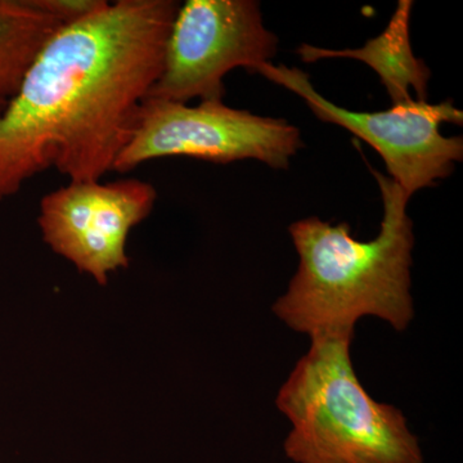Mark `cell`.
Listing matches in <instances>:
<instances>
[{"instance_id":"cell-1","label":"cell","mask_w":463,"mask_h":463,"mask_svg":"<svg viewBox=\"0 0 463 463\" xmlns=\"http://www.w3.org/2000/svg\"><path fill=\"white\" fill-rule=\"evenodd\" d=\"M178 7L118 0L51 36L0 116V203L50 169L69 182L114 172Z\"/></svg>"},{"instance_id":"cell-2","label":"cell","mask_w":463,"mask_h":463,"mask_svg":"<svg viewBox=\"0 0 463 463\" xmlns=\"http://www.w3.org/2000/svg\"><path fill=\"white\" fill-rule=\"evenodd\" d=\"M371 170L383 203L376 239L358 241L349 224L317 216L289 225L300 264L273 312L291 330L310 337L354 332L355 323L371 316L403 331L412 321L410 197L392 178Z\"/></svg>"},{"instance_id":"cell-3","label":"cell","mask_w":463,"mask_h":463,"mask_svg":"<svg viewBox=\"0 0 463 463\" xmlns=\"http://www.w3.org/2000/svg\"><path fill=\"white\" fill-rule=\"evenodd\" d=\"M354 332L310 337L277 397L291 422L283 449L294 463H423L401 410L377 403L350 358Z\"/></svg>"},{"instance_id":"cell-4","label":"cell","mask_w":463,"mask_h":463,"mask_svg":"<svg viewBox=\"0 0 463 463\" xmlns=\"http://www.w3.org/2000/svg\"><path fill=\"white\" fill-rule=\"evenodd\" d=\"M303 146L298 128L283 118L228 108L223 100L188 106L147 97L114 172H132L148 161L174 156L218 164L254 158L274 169H288L289 158Z\"/></svg>"},{"instance_id":"cell-5","label":"cell","mask_w":463,"mask_h":463,"mask_svg":"<svg viewBox=\"0 0 463 463\" xmlns=\"http://www.w3.org/2000/svg\"><path fill=\"white\" fill-rule=\"evenodd\" d=\"M277 44L257 2L187 0L176 9L161 71L147 97L223 100L224 76L239 67L257 72L274 57Z\"/></svg>"},{"instance_id":"cell-6","label":"cell","mask_w":463,"mask_h":463,"mask_svg":"<svg viewBox=\"0 0 463 463\" xmlns=\"http://www.w3.org/2000/svg\"><path fill=\"white\" fill-rule=\"evenodd\" d=\"M257 72L297 93L322 121L340 125L367 142L379 152L392 181L408 197L447 178L455 163L462 160L461 137L447 138L440 133L443 123H463L462 111L450 99L435 105L412 99L392 105L388 111L354 112L321 96L309 75L297 67L265 62Z\"/></svg>"},{"instance_id":"cell-7","label":"cell","mask_w":463,"mask_h":463,"mask_svg":"<svg viewBox=\"0 0 463 463\" xmlns=\"http://www.w3.org/2000/svg\"><path fill=\"white\" fill-rule=\"evenodd\" d=\"M156 200L154 185L141 179L69 182L43 197L38 223L56 254L106 285L109 274L129 265L128 237Z\"/></svg>"},{"instance_id":"cell-8","label":"cell","mask_w":463,"mask_h":463,"mask_svg":"<svg viewBox=\"0 0 463 463\" xmlns=\"http://www.w3.org/2000/svg\"><path fill=\"white\" fill-rule=\"evenodd\" d=\"M412 5L411 0L398 2V7L386 29L358 50L334 51L303 44L298 53L304 62H315L323 58L362 61L379 75L392 105L412 100L411 90L416 91L417 100H426L430 70L422 60L414 57L411 47L410 20Z\"/></svg>"},{"instance_id":"cell-9","label":"cell","mask_w":463,"mask_h":463,"mask_svg":"<svg viewBox=\"0 0 463 463\" xmlns=\"http://www.w3.org/2000/svg\"><path fill=\"white\" fill-rule=\"evenodd\" d=\"M61 26L33 0H0V116L33 61Z\"/></svg>"},{"instance_id":"cell-10","label":"cell","mask_w":463,"mask_h":463,"mask_svg":"<svg viewBox=\"0 0 463 463\" xmlns=\"http://www.w3.org/2000/svg\"><path fill=\"white\" fill-rule=\"evenodd\" d=\"M45 14L56 18L61 25L78 23L108 5L105 0H33Z\"/></svg>"}]
</instances>
